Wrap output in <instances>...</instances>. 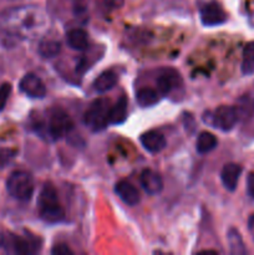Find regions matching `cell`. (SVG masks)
Wrapping results in <instances>:
<instances>
[{
	"mask_svg": "<svg viewBox=\"0 0 254 255\" xmlns=\"http://www.w3.org/2000/svg\"><path fill=\"white\" fill-rule=\"evenodd\" d=\"M39 216L45 223H60L65 219L64 208L60 204L57 193L51 184H45L37 199Z\"/></svg>",
	"mask_w": 254,
	"mask_h": 255,
	"instance_id": "1",
	"label": "cell"
},
{
	"mask_svg": "<svg viewBox=\"0 0 254 255\" xmlns=\"http://www.w3.org/2000/svg\"><path fill=\"white\" fill-rule=\"evenodd\" d=\"M110 110H111V102L106 97H100L96 99L89 109L86 110L84 115V122L87 127L94 132L102 131L110 125Z\"/></svg>",
	"mask_w": 254,
	"mask_h": 255,
	"instance_id": "2",
	"label": "cell"
},
{
	"mask_svg": "<svg viewBox=\"0 0 254 255\" xmlns=\"http://www.w3.org/2000/svg\"><path fill=\"white\" fill-rule=\"evenodd\" d=\"M6 191L17 201H30L34 193V179L25 171L12 172L6 181Z\"/></svg>",
	"mask_w": 254,
	"mask_h": 255,
	"instance_id": "3",
	"label": "cell"
},
{
	"mask_svg": "<svg viewBox=\"0 0 254 255\" xmlns=\"http://www.w3.org/2000/svg\"><path fill=\"white\" fill-rule=\"evenodd\" d=\"M238 120V111L233 106H219L213 112H207L203 117L204 122L223 132L233 129Z\"/></svg>",
	"mask_w": 254,
	"mask_h": 255,
	"instance_id": "4",
	"label": "cell"
},
{
	"mask_svg": "<svg viewBox=\"0 0 254 255\" xmlns=\"http://www.w3.org/2000/svg\"><path fill=\"white\" fill-rule=\"evenodd\" d=\"M72 128H74V122H72L71 117L67 115V112H65L62 109H59V107H54V109L50 110L46 129L52 139L62 138Z\"/></svg>",
	"mask_w": 254,
	"mask_h": 255,
	"instance_id": "5",
	"label": "cell"
},
{
	"mask_svg": "<svg viewBox=\"0 0 254 255\" xmlns=\"http://www.w3.org/2000/svg\"><path fill=\"white\" fill-rule=\"evenodd\" d=\"M201 21L204 26H217L227 21V14L218 1H209L199 10Z\"/></svg>",
	"mask_w": 254,
	"mask_h": 255,
	"instance_id": "6",
	"label": "cell"
},
{
	"mask_svg": "<svg viewBox=\"0 0 254 255\" xmlns=\"http://www.w3.org/2000/svg\"><path fill=\"white\" fill-rule=\"evenodd\" d=\"M19 89L22 94L31 99H42L46 95V86L35 74H26L19 82Z\"/></svg>",
	"mask_w": 254,
	"mask_h": 255,
	"instance_id": "7",
	"label": "cell"
},
{
	"mask_svg": "<svg viewBox=\"0 0 254 255\" xmlns=\"http://www.w3.org/2000/svg\"><path fill=\"white\" fill-rule=\"evenodd\" d=\"M182 86V77L174 69H164L157 79V87L159 94L168 95Z\"/></svg>",
	"mask_w": 254,
	"mask_h": 255,
	"instance_id": "8",
	"label": "cell"
},
{
	"mask_svg": "<svg viewBox=\"0 0 254 255\" xmlns=\"http://www.w3.org/2000/svg\"><path fill=\"white\" fill-rule=\"evenodd\" d=\"M4 247L9 253L15 254H30L35 253L37 251L36 243L31 242L27 238L17 236H10L9 238L2 242Z\"/></svg>",
	"mask_w": 254,
	"mask_h": 255,
	"instance_id": "9",
	"label": "cell"
},
{
	"mask_svg": "<svg viewBox=\"0 0 254 255\" xmlns=\"http://www.w3.org/2000/svg\"><path fill=\"white\" fill-rule=\"evenodd\" d=\"M139 142L143 148L151 153H158L167 144L163 133L157 129H149V131L142 133L139 137Z\"/></svg>",
	"mask_w": 254,
	"mask_h": 255,
	"instance_id": "10",
	"label": "cell"
},
{
	"mask_svg": "<svg viewBox=\"0 0 254 255\" xmlns=\"http://www.w3.org/2000/svg\"><path fill=\"white\" fill-rule=\"evenodd\" d=\"M139 183H141L142 188L151 196L161 193L163 189L162 177L153 169H144L139 177Z\"/></svg>",
	"mask_w": 254,
	"mask_h": 255,
	"instance_id": "11",
	"label": "cell"
},
{
	"mask_svg": "<svg viewBox=\"0 0 254 255\" xmlns=\"http://www.w3.org/2000/svg\"><path fill=\"white\" fill-rule=\"evenodd\" d=\"M115 192L121 198L122 202H125V203L131 207L137 206L139 203V199H141L136 187L131 182L125 181V179L117 182L116 186H115Z\"/></svg>",
	"mask_w": 254,
	"mask_h": 255,
	"instance_id": "12",
	"label": "cell"
},
{
	"mask_svg": "<svg viewBox=\"0 0 254 255\" xmlns=\"http://www.w3.org/2000/svg\"><path fill=\"white\" fill-rule=\"evenodd\" d=\"M242 171H243L242 167L237 163H227L223 167L221 172V179L226 189H228L229 192L236 191Z\"/></svg>",
	"mask_w": 254,
	"mask_h": 255,
	"instance_id": "13",
	"label": "cell"
},
{
	"mask_svg": "<svg viewBox=\"0 0 254 255\" xmlns=\"http://www.w3.org/2000/svg\"><path fill=\"white\" fill-rule=\"evenodd\" d=\"M66 42L71 49L85 51L89 47V37L85 30L72 29L66 34Z\"/></svg>",
	"mask_w": 254,
	"mask_h": 255,
	"instance_id": "14",
	"label": "cell"
},
{
	"mask_svg": "<svg viewBox=\"0 0 254 255\" xmlns=\"http://www.w3.org/2000/svg\"><path fill=\"white\" fill-rule=\"evenodd\" d=\"M127 105H128V101H127L126 97L122 96L117 100V102L114 106H111L109 117L110 125H121L126 121Z\"/></svg>",
	"mask_w": 254,
	"mask_h": 255,
	"instance_id": "15",
	"label": "cell"
},
{
	"mask_svg": "<svg viewBox=\"0 0 254 255\" xmlns=\"http://www.w3.org/2000/svg\"><path fill=\"white\" fill-rule=\"evenodd\" d=\"M117 82V74L112 70H107L100 74V76L95 80L94 89L97 92H107L116 85Z\"/></svg>",
	"mask_w": 254,
	"mask_h": 255,
	"instance_id": "16",
	"label": "cell"
},
{
	"mask_svg": "<svg viewBox=\"0 0 254 255\" xmlns=\"http://www.w3.org/2000/svg\"><path fill=\"white\" fill-rule=\"evenodd\" d=\"M136 101L142 107L153 106L159 101V92L151 89V87L139 89L136 94Z\"/></svg>",
	"mask_w": 254,
	"mask_h": 255,
	"instance_id": "17",
	"label": "cell"
},
{
	"mask_svg": "<svg viewBox=\"0 0 254 255\" xmlns=\"http://www.w3.org/2000/svg\"><path fill=\"white\" fill-rule=\"evenodd\" d=\"M218 144V139L211 132H201L197 138V151L201 154L209 153Z\"/></svg>",
	"mask_w": 254,
	"mask_h": 255,
	"instance_id": "18",
	"label": "cell"
},
{
	"mask_svg": "<svg viewBox=\"0 0 254 255\" xmlns=\"http://www.w3.org/2000/svg\"><path fill=\"white\" fill-rule=\"evenodd\" d=\"M242 72L243 75H252L254 72V41L248 42L244 46Z\"/></svg>",
	"mask_w": 254,
	"mask_h": 255,
	"instance_id": "19",
	"label": "cell"
},
{
	"mask_svg": "<svg viewBox=\"0 0 254 255\" xmlns=\"http://www.w3.org/2000/svg\"><path fill=\"white\" fill-rule=\"evenodd\" d=\"M227 239H228L229 248H231V253L236 255H243L246 254V248H244V243L242 241V237L237 229L231 228L227 234Z\"/></svg>",
	"mask_w": 254,
	"mask_h": 255,
	"instance_id": "20",
	"label": "cell"
},
{
	"mask_svg": "<svg viewBox=\"0 0 254 255\" xmlns=\"http://www.w3.org/2000/svg\"><path fill=\"white\" fill-rule=\"evenodd\" d=\"M61 50V45L56 40H44L39 45V54L45 59L55 57Z\"/></svg>",
	"mask_w": 254,
	"mask_h": 255,
	"instance_id": "21",
	"label": "cell"
},
{
	"mask_svg": "<svg viewBox=\"0 0 254 255\" xmlns=\"http://www.w3.org/2000/svg\"><path fill=\"white\" fill-rule=\"evenodd\" d=\"M10 94H11V85L9 82H4L0 86V111H2L5 109V106H6V102L9 100Z\"/></svg>",
	"mask_w": 254,
	"mask_h": 255,
	"instance_id": "22",
	"label": "cell"
},
{
	"mask_svg": "<svg viewBox=\"0 0 254 255\" xmlns=\"http://www.w3.org/2000/svg\"><path fill=\"white\" fill-rule=\"evenodd\" d=\"M16 151L11 148H0V168L9 164L14 159Z\"/></svg>",
	"mask_w": 254,
	"mask_h": 255,
	"instance_id": "23",
	"label": "cell"
},
{
	"mask_svg": "<svg viewBox=\"0 0 254 255\" xmlns=\"http://www.w3.org/2000/svg\"><path fill=\"white\" fill-rule=\"evenodd\" d=\"M125 4V0H100V6L107 12L120 9Z\"/></svg>",
	"mask_w": 254,
	"mask_h": 255,
	"instance_id": "24",
	"label": "cell"
},
{
	"mask_svg": "<svg viewBox=\"0 0 254 255\" xmlns=\"http://www.w3.org/2000/svg\"><path fill=\"white\" fill-rule=\"evenodd\" d=\"M51 254H54V255H72L74 253H72L71 249H70L67 246H65V244H56V246L51 249Z\"/></svg>",
	"mask_w": 254,
	"mask_h": 255,
	"instance_id": "25",
	"label": "cell"
},
{
	"mask_svg": "<svg viewBox=\"0 0 254 255\" xmlns=\"http://www.w3.org/2000/svg\"><path fill=\"white\" fill-rule=\"evenodd\" d=\"M247 192H248L249 196L254 199V173L253 172L249 173L248 177H247Z\"/></svg>",
	"mask_w": 254,
	"mask_h": 255,
	"instance_id": "26",
	"label": "cell"
},
{
	"mask_svg": "<svg viewBox=\"0 0 254 255\" xmlns=\"http://www.w3.org/2000/svg\"><path fill=\"white\" fill-rule=\"evenodd\" d=\"M248 231L254 239V214L253 216L249 217V219H248Z\"/></svg>",
	"mask_w": 254,
	"mask_h": 255,
	"instance_id": "27",
	"label": "cell"
}]
</instances>
